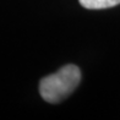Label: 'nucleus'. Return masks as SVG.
Here are the masks:
<instances>
[{
  "mask_svg": "<svg viewBox=\"0 0 120 120\" xmlns=\"http://www.w3.org/2000/svg\"><path fill=\"white\" fill-rule=\"evenodd\" d=\"M83 8L90 10H101L113 8L120 4V0H79Z\"/></svg>",
  "mask_w": 120,
  "mask_h": 120,
  "instance_id": "2",
  "label": "nucleus"
},
{
  "mask_svg": "<svg viewBox=\"0 0 120 120\" xmlns=\"http://www.w3.org/2000/svg\"><path fill=\"white\" fill-rule=\"evenodd\" d=\"M81 71L76 65H65L55 74L43 77L39 82V93L48 103H59L77 88Z\"/></svg>",
  "mask_w": 120,
  "mask_h": 120,
  "instance_id": "1",
  "label": "nucleus"
}]
</instances>
